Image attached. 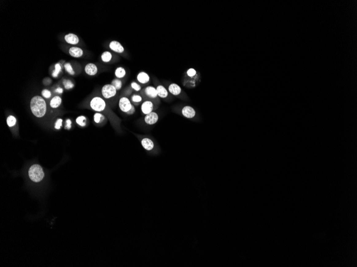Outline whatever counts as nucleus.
Masks as SVG:
<instances>
[{"mask_svg":"<svg viewBox=\"0 0 357 267\" xmlns=\"http://www.w3.org/2000/svg\"><path fill=\"white\" fill-rule=\"evenodd\" d=\"M31 111L36 117H43L47 111V104L44 99L39 96L33 97L30 102Z\"/></svg>","mask_w":357,"mask_h":267,"instance_id":"nucleus-1","label":"nucleus"},{"mask_svg":"<svg viewBox=\"0 0 357 267\" xmlns=\"http://www.w3.org/2000/svg\"><path fill=\"white\" fill-rule=\"evenodd\" d=\"M29 175L32 181L39 182L44 179L45 173L40 165L34 164L32 165L29 169Z\"/></svg>","mask_w":357,"mask_h":267,"instance_id":"nucleus-2","label":"nucleus"},{"mask_svg":"<svg viewBox=\"0 0 357 267\" xmlns=\"http://www.w3.org/2000/svg\"><path fill=\"white\" fill-rule=\"evenodd\" d=\"M119 107L122 112L128 115H132L135 111L134 105L132 104L130 100L127 97H123L120 99Z\"/></svg>","mask_w":357,"mask_h":267,"instance_id":"nucleus-3","label":"nucleus"},{"mask_svg":"<svg viewBox=\"0 0 357 267\" xmlns=\"http://www.w3.org/2000/svg\"><path fill=\"white\" fill-rule=\"evenodd\" d=\"M90 106L94 111L101 112L105 109L106 103L103 99L99 97H95L91 100Z\"/></svg>","mask_w":357,"mask_h":267,"instance_id":"nucleus-4","label":"nucleus"},{"mask_svg":"<svg viewBox=\"0 0 357 267\" xmlns=\"http://www.w3.org/2000/svg\"><path fill=\"white\" fill-rule=\"evenodd\" d=\"M117 94V90L112 85H106L102 88V95L105 99L111 98Z\"/></svg>","mask_w":357,"mask_h":267,"instance_id":"nucleus-5","label":"nucleus"},{"mask_svg":"<svg viewBox=\"0 0 357 267\" xmlns=\"http://www.w3.org/2000/svg\"><path fill=\"white\" fill-rule=\"evenodd\" d=\"M159 119V116L157 113L152 111L148 114L146 115L145 117V122L148 125H153L156 123Z\"/></svg>","mask_w":357,"mask_h":267,"instance_id":"nucleus-6","label":"nucleus"},{"mask_svg":"<svg viewBox=\"0 0 357 267\" xmlns=\"http://www.w3.org/2000/svg\"><path fill=\"white\" fill-rule=\"evenodd\" d=\"M141 109L143 114H144L145 115H147L153 111V110L154 109V104L151 101H145L141 105Z\"/></svg>","mask_w":357,"mask_h":267,"instance_id":"nucleus-7","label":"nucleus"},{"mask_svg":"<svg viewBox=\"0 0 357 267\" xmlns=\"http://www.w3.org/2000/svg\"><path fill=\"white\" fill-rule=\"evenodd\" d=\"M182 114L184 117L187 118H192L196 115L195 110L191 106H186L182 109Z\"/></svg>","mask_w":357,"mask_h":267,"instance_id":"nucleus-8","label":"nucleus"},{"mask_svg":"<svg viewBox=\"0 0 357 267\" xmlns=\"http://www.w3.org/2000/svg\"><path fill=\"white\" fill-rule=\"evenodd\" d=\"M109 47L113 51L119 54H122L125 51L124 47L121 44V43L117 41H112L109 44Z\"/></svg>","mask_w":357,"mask_h":267,"instance_id":"nucleus-9","label":"nucleus"},{"mask_svg":"<svg viewBox=\"0 0 357 267\" xmlns=\"http://www.w3.org/2000/svg\"><path fill=\"white\" fill-rule=\"evenodd\" d=\"M145 94L147 97L150 99H156L158 96L156 88L153 86H148L144 90Z\"/></svg>","mask_w":357,"mask_h":267,"instance_id":"nucleus-10","label":"nucleus"},{"mask_svg":"<svg viewBox=\"0 0 357 267\" xmlns=\"http://www.w3.org/2000/svg\"><path fill=\"white\" fill-rule=\"evenodd\" d=\"M85 71L86 74L90 76H94L97 74L98 68L96 65L93 63H89L85 66Z\"/></svg>","mask_w":357,"mask_h":267,"instance_id":"nucleus-11","label":"nucleus"},{"mask_svg":"<svg viewBox=\"0 0 357 267\" xmlns=\"http://www.w3.org/2000/svg\"><path fill=\"white\" fill-rule=\"evenodd\" d=\"M64 39L67 43L72 45H76L79 42V39L78 36L73 33L66 34L64 37Z\"/></svg>","mask_w":357,"mask_h":267,"instance_id":"nucleus-12","label":"nucleus"},{"mask_svg":"<svg viewBox=\"0 0 357 267\" xmlns=\"http://www.w3.org/2000/svg\"><path fill=\"white\" fill-rule=\"evenodd\" d=\"M69 54L71 56H72V57L74 58H80L82 57L83 54V51L82 49H81L80 47H70V49H69L68 51Z\"/></svg>","mask_w":357,"mask_h":267,"instance_id":"nucleus-13","label":"nucleus"},{"mask_svg":"<svg viewBox=\"0 0 357 267\" xmlns=\"http://www.w3.org/2000/svg\"><path fill=\"white\" fill-rule=\"evenodd\" d=\"M150 76L147 73L141 72L138 73L137 76V80L138 82L143 85L147 84L150 81Z\"/></svg>","mask_w":357,"mask_h":267,"instance_id":"nucleus-14","label":"nucleus"},{"mask_svg":"<svg viewBox=\"0 0 357 267\" xmlns=\"http://www.w3.org/2000/svg\"><path fill=\"white\" fill-rule=\"evenodd\" d=\"M168 90L174 96H178L181 92V87L176 83H172L169 85L168 87Z\"/></svg>","mask_w":357,"mask_h":267,"instance_id":"nucleus-15","label":"nucleus"},{"mask_svg":"<svg viewBox=\"0 0 357 267\" xmlns=\"http://www.w3.org/2000/svg\"><path fill=\"white\" fill-rule=\"evenodd\" d=\"M141 144L142 145L143 147L147 150H152L154 147L153 142L149 138H143L141 141Z\"/></svg>","mask_w":357,"mask_h":267,"instance_id":"nucleus-16","label":"nucleus"},{"mask_svg":"<svg viewBox=\"0 0 357 267\" xmlns=\"http://www.w3.org/2000/svg\"><path fill=\"white\" fill-rule=\"evenodd\" d=\"M158 96L161 98H166L169 95V92L163 85H159L156 88Z\"/></svg>","mask_w":357,"mask_h":267,"instance_id":"nucleus-17","label":"nucleus"},{"mask_svg":"<svg viewBox=\"0 0 357 267\" xmlns=\"http://www.w3.org/2000/svg\"><path fill=\"white\" fill-rule=\"evenodd\" d=\"M62 103V99L60 96H55L52 99L50 102V106L52 108H57L60 107Z\"/></svg>","mask_w":357,"mask_h":267,"instance_id":"nucleus-18","label":"nucleus"},{"mask_svg":"<svg viewBox=\"0 0 357 267\" xmlns=\"http://www.w3.org/2000/svg\"><path fill=\"white\" fill-rule=\"evenodd\" d=\"M114 74H115V76L119 79L124 78L126 75V70L123 67H119L116 69L115 72H114Z\"/></svg>","mask_w":357,"mask_h":267,"instance_id":"nucleus-19","label":"nucleus"},{"mask_svg":"<svg viewBox=\"0 0 357 267\" xmlns=\"http://www.w3.org/2000/svg\"><path fill=\"white\" fill-rule=\"evenodd\" d=\"M112 58V55L110 52L105 51L102 54L101 59L104 62H109L111 60Z\"/></svg>","mask_w":357,"mask_h":267,"instance_id":"nucleus-20","label":"nucleus"},{"mask_svg":"<svg viewBox=\"0 0 357 267\" xmlns=\"http://www.w3.org/2000/svg\"><path fill=\"white\" fill-rule=\"evenodd\" d=\"M17 123L16 118L14 116L10 115L6 119V123L9 127H13L16 125Z\"/></svg>","mask_w":357,"mask_h":267,"instance_id":"nucleus-21","label":"nucleus"},{"mask_svg":"<svg viewBox=\"0 0 357 267\" xmlns=\"http://www.w3.org/2000/svg\"><path fill=\"white\" fill-rule=\"evenodd\" d=\"M86 122H87L86 117L84 116H79V117L76 118V123L79 124L81 126H82V127H83V126H86Z\"/></svg>","mask_w":357,"mask_h":267,"instance_id":"nucleus-22","label":"nucleus"},{"mask_svg":"<svg viewBox=\"0 0 357 267\" xmlns=\"http://www.w3.org/2000/svg\"><path fill=\"white\" fill-rule=\"evenodd\" d=\"M104 119H105L104 116L101 113H95V115L94 116V120L96 123H101L103 121Z\"/></svg>","mask_w":357,"mask_h":267,"instance_id":"nucleus-23","label":"nucleus"},{"mask_svg":"<svg viewBox=\"0 0 357 267\" xmlns=\"http://www.w3.org/2000/svg\"><path fill=\"white\" fill-rule=\"evenodd\" d=\"M111 85L116 88L117 90H119L122 88V82L119 78H116L112 81Z\"/></svg>","mask_w":357,"mask_h":267,"instance_id":"nucleus-24","label":"nucleus"},{"mask_svg":"<svg viewBox=\"0 0 357 267\" xmlns=\"http://www.w3.org/2000/svg\"><path fill=\"white\" fill-rule=\"evenodd\" d=\"M62 70V67L60 65L59 63L56 64L55 66V70L52 74V76L54 77H57L58 76V75L60 74V72H61Z\"/></svg>","mask_w":357,"mask_h":267,"instance_id":"nucleus-25","label":"nucleus"},{"mask_svg":"<svg viewBox=\"0 0 357 267\" xmlns=\"http://www.w3.org/2000/svg\"><path fill=\"white\" fill-rule=\"evenodd\" d=\"M64 67H65V69L66 72H68L70 75H73L75 74V71L73 70L72 67L71 66L70 63H69V62L66 63V64L64 65Z\"/></svg>","mask_w":357,"mask_h":267,"instance_id":"nucleus-26","label":"nucleus"},{"mask_svg":"<svg viewBox=\"0 0 357 267\" xmlns=\"http://www.w3.org/2000/svg\"><path fill=\"white\" fill-rule=\"evenodd\" d=\"M131 100L133 103H139L142 101V97L140 95H134L131 97Z\"/></svg>","mask_w":357,"mask_h":267,"instance_id":"nucleus-27","label":"nucleus"},{"mask_svg":"<svg viewBox=\"0 0 357 267\" xmlns=\"http://www.w3.org/2000/svg\"><path fill=\"white\" fill-rule=\"evenodd\" d=\"M63 85H64L65 88L67 90H69V89L73 88L74 87V85L73 84L72 82L71 81L68 80H64V81H63Z\"/></svg>","mask_w":357,"mask_h":267,"instance_id":"nucleus-28","label":"nucleus"},{"mask_svg":"<svg viewBox=\"0 0 357 267\" xmlns=\"http://www.w3.org/2000/svg\"><path fill=\"white\" fill-rule=\"evenodd\" d=\"M41 95L45 98L48 99L50 98V97L52 96V93H51V92L50 91L48 90L44 89V90L42 91Z\"/></svg>","mask_w":357,"mask_h":267,"instance_id":"nucleus-29","label":"nucleus"},{"mask_svg":"<svg viewBox=\"0 0 357 267\" xmlns=\"http://www.w3.org/2000/svg\"><path fill=\"white\" fill-rule=\"evenodd\" d=\"M196 73H197V72H196V70L195 69H194V68H190L187 72V75L188 76H189V77H191L195 76Z\"/></svg>","mask_w":357,"mask_h":267,"instance_id":"nucleus-30","label":"nucleus"},{"mask_svg":"<svg viewBox=\"0 0 357 267\" xmlns=\"http://www.w3.org/2000/svg\"><path fill=\"white\" fill-rule=\"evenodd\" d=\"M130 86L133 89L136 91H139L141 90V86L136 82H132L130 85Z\"/></svg>","mask_w":357,"mask_h":267,"instance_id":"nucleus-31","label":"nucleus"},{"mask_svg":"<svg viewBox=\"0 0 357 267\" xmlns=\"http://www.w3.org/2000/svg\"><path fill=\"white\" fill-rule=\"evenodd\" d=\"M62 121L63 120L62 119H58L56 121V123H55V128L56 129L60 130V127L62 126Z\"/></svg>","mask_w":357,"mask_h":267,"instance_id":"nucleus-32","label":"nucleus"},{"mask_svg":"<svg viewBox=\"0 0 357 267\" xmlns=\"http://www.w3.org/2000/svg\"><path fill=\"white\" fill-rule=\"evenodd\" d=\"M71 124H72V122L71 121L70 119H68L66 120V126H65V128L66 129H70L71 128Z\"/></svg>","mask_w":357,"mask_h":267,"instance_id":"nucleus-33","label":"nucleus"},{"mask_svg":"<svg viewBox=\"0 0 357 267\" xmlns=\"http://www.w3.org/2000/svg\"><path fill=\"white\" fill-rule=\"evenodd\" d=\"M55 92L57 93H62L63 92V90L61 88H56V90H55Z\"/></svg>","mask_w":357,"mask_h":267,"instance_id":"nucleus-34","label":"nucleus"}]
</instances>
